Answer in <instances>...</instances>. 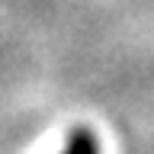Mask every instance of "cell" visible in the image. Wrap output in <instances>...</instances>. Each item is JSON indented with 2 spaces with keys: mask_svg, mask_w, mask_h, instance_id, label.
<instances>
[{
  "mask_svg": "<svg viewBox=\"0 0 154 154\" xmlns=\"http://www.w3.org/2000/svg\"><path fill=\"white\" fill-rule=\"evenodd\" d=\"M61 154H100V148H96V138L87 128H74Z\"/></svg>",
  "mask_w": 154,
  "mask_h": 154,
  "instance_id": "cell-1",
  "label": "cell"
}]
</instances>
